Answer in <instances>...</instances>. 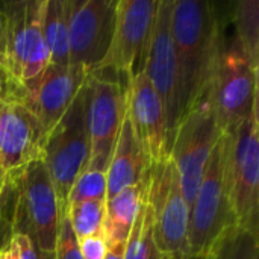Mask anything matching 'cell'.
Masks as SVG:
<instances>
[{
	"instance_id": "obj_29",
	"label": "cell",
	"mask_w": 259,
	"mask_h": 259,
	"mask_svg": "<svg viewBox=\"0 0 259 259\" xmlns=\"http://www.w3.org/2000/svg\"><path fill=\"white\" fill-rule=\"evenodd\" d=\"M5 179H6V173L0 170V197H2V191H3V185H5ZM11 228L2 212V208H0V249L5 246V243L9 240L11 237Z\"/></svg>"
},
{
	"instance_id": "obj_31",
	"label": "cell",
	"mask_w": 259,
	"mask_h": 259,
	"mask_svg": "<svg viewBox=\"0 0 259 259\" xmlns=\"http://www.w3.org/2000/svg\"><path fill=\"white\" fill-rule=\"evenodd\" d=\"M124 247H126V243H123V244H108L105 259H123Z\"/></svg>"
},
{
	"instance_id": "obj_11",
	"label": "cell",
	"mask_w": 259,
	"mask_h": 259,
	"mask_svg": "<svg viewBox=\"0 0 259 259\" xmlns=\"http://www.w3.org/2000/svg\"><path fill=\"white\" fill-rule=\"evenodd\" d=\"M158 3L159 0H117L111 46L93 73L111 70L120 79L129 80L141 71Z\"/></svg>"
},
{
	"instance_id": "obj_10",
	"label": "cell",
	"mask_w": 259,
	"mask_h": 259,
	"mask_svg": "<svg viewBox=\"0 0 259 259\" xmlns=\"http://www.w3.org/2000/svg\"><path fill=\"white\" fill-rule=\"evenodd\" d=\"M223 132L203 99L179 123L168 156L179 173L184 197L191 208L199 191L206 162Z\"/></svg>"
},
{
	"instance_id": "obj_32",
	"label": "cell",
	"mask_w": 259,
	"mask_h": 259,
	"mask_svg": "<svg viewBox=\"0 0 259 259\" xmlns=\"http://www.w3.org/2000/svg\"><path fill=\"white\" fill-rule=\"evenodd\" d=\"M39 259H55V253H44V252H39Z\"/></svg>"
},
{
	"instance_id": "obj_16",
	"label": "cell",
	"mask_w": 259,
	"mask_h": 259,
	"mask_svg": "<svg viewBox=\"0 0 259 259\" xmlns=\"http://www.w3.org/2000/svg\"><path fill=\"white\" fill-rule=\"evenodd\" d=\"M47 132L20 102H0V170H18L42 161Z\"/></svg>"
},
{
	"instance_id": "obj_26",
	"label": "cell",
	"mask_w": 259,
	"mask_h": 259,
	"mask_svg": "<svg viewBox=\"0 0 259 259\" xmlns=\"http://www.w3.org/2000/svg\"><path fill=\"white\" fill-rule=\"evenodd\" d=\"M3 259H39V252L32 240L21 234H12L0 249Z\"/></svg>"
},
{
	"instance_id": "obj_15",
	"label": "cell",
	"mask_w": 259,
	"mask_h": 259,
	"mask_svg": "<svg viewBox=\"0 0 259 259\" xmlns=\"http://www.w3.org/2000/svg\"><path fill=\"white\" fill-rule=\"evenodd\" d=\"M126 117L152 164L168 156V134L162 103L141 70L126 88Z\"/></svg>"
},
{
	"instance_id": "obj_34",
	"label": "cell",
	"mask_w": 259,
	"mask_h": 259,
	"mask_svg": "<svg viewBox=\"0 0 259 259\" xmlns=\"http://www.w3.org/2000/svg\"><path fill=\"white\" fill-rule=\"evenodd\" d=\"M197 259H211L209 256H203V258H197Z\"/></svg>"
},
{
	"instance_id": "obj_23",
	"label": "cell",
	"mask_w": 259,
	"mask_h": 259,
	"mask_svg": "<svg viewBox=\"0 0 259 259\" xmlns=\"http://www.w3.org/2000/svg\"><path fill=\"white\" fill-rule=\"evenodd\" d=\"M211 259H258V235L235 226L212 247Z\"/></svg>"
},
{
	"instance_id": "obj_28",
	"label": "cell",
	"mask_w": 259,
	"mask_h": 259,
	"mask_svg": "<svg viewBox=\"0 0 259 259\" xmlns=\"http://www.w3.org/2000/svg\"><path fill=\"white\" fill-rule=\"evenodd\" d=\"M77 243H79L82 259H105L108 244L103 237V232L82 238Z\"/></svg>"
},
{
	"instance_id": "obj_30",
	"label": "cell",
	"mask_w": 259,
	"mask_h": 259,
	"mask_svg": "<svg viewBox=\"0 0 259 259\" xmlns=\"http://www.w3.org/2000/svg\"><path fill=\"white\" fill-rule=\"evenodd\" d=\"M5 56H6V36H5V17L0 8V65L5 67Z\"/></svg>"
},
{
	"instance_id": "obj_24",
	"label": "cell",
	"mask_w": 259,
	"mask_h": 259,
	"mask_svg": "<svg viewBox=\"0 0 259 259\" xmlns=\"http://www.w3.org/2000/svg\"><path fill=\"white\" fill-rule=\"evenodd\" d=\"M87 200H106V173L100 170L85 168L74 181L67 206Z\"/></svg>"
},
{
	"instance_id": "obj_7",
	"label": "cell",
	"mask_w": 259,
	"mask_h": 259,
	"mask_svg": "<svg viewBox=\"0 0 259 259\" xmlns=\"http://www.w3.org/2000/svg\"><path fill=\"white\" fill-rule=\"evenodd\" d=\"M203 99L222 132L235 127L258 109V68L244 58L237 44L234 49H222Z\"/></svg>"
},
{
	"instance_id": "obj_12",
	"label": "cell",
	"mask_w": 259,
	"mask_h": 259,
	"mask_svg": "<svg viewBox=\"0 0 259 259\" xmlns=\"http://www.w3.org/2000/svg\"><path fill=\"white\" fill-rule=\"evenodd\" d=\"M171 8L173 0H159L141 67L164 108L168 134V153L176 129L181 123L179 74L171 33Z\"/></svg>"
},
{
	"instance_id": "obj_13",
	"label": "cell",
	"mask_w": 259,
	"mask_h": 259,
	"mask_svg": "<svg viewBox=\"0 0 259 259\" xmlns=\"http://www.w3.org/2000/svg\"><path fill=\"white\" fill-rule=\"evenodd\" d=\"M68 64L96 71L112 39L117 0H67Z\"/></svg>"
},
{
	"instance_id": "obj_33",
	"label": "cell",
	"mask_w": 259,
	"mask_h": 259,
	"mask_svg": "<svg viewBox=\"0 0 259 259\" xmlns=\"http://www.w3.org/2000/svg\"><path fill=\"white\" fill-rule=\"evenodd\" d=\"M164 259H194V258H164Z\"/></svg>"
},
{
	"instance_id": "obj_19",
	"label": "cell",
	"mask_w": 259,
	"mask_h": 259,
	"mask_svg": "<svg viewBox=\"0 0 259 259\" xmlns=\"http://www.w3.org/2000/svg\"><path fill=\"white\" fill-rule=\"evenodd\" d=\"M42 33L50 64L68 65V5L67 0H46Z\"/></svg>"
},
{
	"instance_id": "obj_3",
	"label": "cell",
	"mask_w": 259,
	"mask_h": 259,
	"mask_svg": "<svg viewBox=\"0 0 259 259\" xmlns=\"http://www.w3.org/2000/svg\"><path fill=\"white\" fill-rule=\"evenodd\" d=\"M258 109L222 135L225 190L237 226L258 235L259 138Z\"/></svg>"
},
{
	"instance_id": "obj_4",
	"label": "cell",
	"mask_w": 259,
	"mask_h": 259,
	"mask_svg": "<svg viewBox=\"0 0 259 259\" xmlns=\"http://www.w3.org/2000/svg\"><path fill=\"white\" fill-rule=\"evenodd\" d=\"M146 200L152 214L155 241L164 258H190V206L170 156L152 164Z\"/></svg>"
},
{
	"instance_id": "obj_6",
	"label": "cell",
	"mask_w": 259,
	"mask_h": 259,
	"mask_svg": "<svg viewBox=\"0 0 259 259\" xmlns=\"http://www.w3.org/2000/svg\"><path fill=\"white\" fill-rule=\"evenodd\" d=\"M46 0L0 2L5 17L6 70L20 82L35 79L50 64L42 33Z\"/></svg>"
},
{
	"instance_id": "obj_2",
	"label": "cell",
	"mask_w": 259,
	"mask_h": 259,
	"mask_svg": "<svg viewBox=\"0 0 259 259\" xmlns=\"http://www.w3.org/2000/svg\"><path fill=\"white\" fill-rule=\"evenodd\" d=\"M0 206H9L6 222L11 234L29 237L38 252H55L59 205L42 161L6 173Z\"/></svg>"
},
{
	"instance_id": "obj_14",
	"label": "cell",
	"mask_w": 259,
	"mask_h": 259,
	"mask_svg": "<svg viewBox=\"0 0 259 259\" xmlns=\"http://www.w3.org/2000/svg\"><path fill=\"white\" fill-rule=\"evenodd\" d=\"M90 70L80 65L49 64L35 79L23 83V105L36 117L49 134L64 117L83 88Z\"/></svg>"
},
{
	"instance_id": "obj_5",
	"label": "cell",
	"mask_w": 259,
	"mask_h": 259,
	"mask_svg": "<svg viewBox=\"0 0 259 259\" xmlns=\"http://www.w3.org/2000/svg\"><path fill=\"white\" fill-rule=\"evenodd\" d=\"M88 156L90 138L82 88L64 117L47 134L42 150V162L52 179L59 212L67 209L68 193L76 178L87 168Z\"/></svg>"
},
{
	"instance_id": "obj_9",
	"label": "cell",
	"mask_w": 259,
	"mask_h": 259,
	"mask_svg": "<svg viewBox=\"0 0 259 259\" xmlns=\"http://www.w3.org/2000/svg\"><path fill=\"white\" fill-rule=\"evenodd\" d=\"M129 80L108 79L90 73L85 90V112L90 138L87 168L108 170L121 124L126 117V88Z\"/></svg>"
},
{
	"instance_id": "obj_25",
	"label": "cell",
	"mask_w": 259,
	"mask_h": 259,
	"mask_svg": "<svg viewBox=\"0 0 259 259\" xmlns=\"http://www.w3.org/2000/svg\"><path fill=\"white\" fill-rule=\"evenodd\" d=\"M53 253H55V259H82L77 238L74 237L67 217V209L59 212L58 237H56Z\"/></svg>"
},
{
	"instance_id": "obj_21",
	"label": "cell",
	"mask_w": 259,
	"mask_h": 259,
	"mask_svg": "<svg viewBox=\"0 0 259 259\" xmlns=\"http://www.w3.org/2000/svg\"><path fill=\"white\" fill-rule=\"evenodd\" d=\"M123 259H164L155 241L152 214L146 199L131 229Z\"/></svg>"
},
{
	"instance_id": "obj_17",
	"label": "cell",
	"mask_w": 259,
	"mask_h": 259,
	"mask_svg": "<svg viewBox=\"0 0 259 259\" xmlns=\"http://www.w3.org/2000/svg\"><path fill=\"white\" fill-rule=\"evenodd\" d=\"M150 170L152 161L134 134L127 117H124L106 170V200L127 187L146 184Z\"/></svg>"
},
{
	"instance_id": "obj_35",
	"label": "cell",
	"mask_w": 259,
	"mask_h": 259,
	"mask_svg": "<svg viewBox=\"0 0 259 259\" xmlns=\"http://www.w3.org/2000/svg\"><path fill=\"white\" fill-rule=\"evenodd\" d=\"M0 259H3V258H2V255H0Z\"/></svg>"
},
{
	"instance_id": "obj_22",
	"label": "cell",
	"mask_w": 259,
	"mask_h": 259,
	"mask_svg": "<svg viewBox=\"0 0 259 259\" xmlns=\"http://www.w3.org/2000/svg\"><path fill=\"white\" fill-rule=\"evenodd\" d=\"M105 203L106 200H87L67 206V217L77 241L103 232Z\"/></svg>"
},
{
	"instance_id": "obj_8",
	"label": "cell",
	"mask_w": 259,
	"mask_h": 259,
	"mask_svg": "<svg viewBox=\"0 0 259 259\" xmlns=\"http://www.w3.org/2000/svg\"><path fill=\"white\" fill-rule=\"evenodd\" d=\"M235 226L237 220L223 184L220 138L206 162L199 191L190 208L188 256H208L215 243Z\"/></svg>"
},
{
	"instance_id": "obj_18",
	"label": "cell",
	"mask_w": 259,
	"mask_h": 259,
	"mask_svg": "<svg viewBox=\"0 0 259 259\" xmlns=\"http://www.w3.org/2000/svg\"><path fill=\"white\" fill-rule=\"evenodd\" d=\"M146 184L127 187L105 203L103 237L106 244H123L127 241L138 211L147 196Z\"/></svg>"
},
{
	"instance_id": "obj_1",
	"label": "cell",
	"mask_w": 259,
	"mask_h": 259,
	"mask_svg": "<svg viewBox=\"0 0 259 259\" xmlns=\"http://www.w3.org/2000/svg\"><path fill=\"white\" fill-rule=\"evenodd\" d=\"M171 33L182 120L203 100L223 49L214 6L205 0H173Z\"/></svg>"
},
{
	"instance_id": "obj_27",
	"label": "cell",
	"mask_w": 259,
	"mask_h": 259,
	"mask_svg": "<svg viewBox=\"0 0 259 259\" xmlns=\"http://www.w3.org/2000/svg\"><path fill=\"white\" fill-rule=\"evenodd\" d=\"M24 85L20 83L6 67L0 65V102H23Z\"/></svg>"
},
{
	"instance_id": "obj_20",
	"label": "cell",
	"mask_w": 259,
	"mask_h": 259,
	"mask_svg": "<svg viewBox=\"0 0 259 259\" xmlns=\"http://www.w3.org/2000/svg\"><path fill=\"white\" fill-rule=\"evenodd\" d=\"M234 23L237 47L244 58L259 68V2L241 0L235 5Z\"/></svg>"
}]
</instances>
